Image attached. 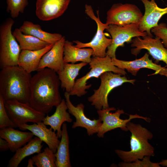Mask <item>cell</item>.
I'll list each match as a JSON object with an SVG mask.
<instances>
[{
  "label": "cell",
  "mask_w": 167,
  "mask_h": 167,
  "mask_svg": "<svg viewBox=\"0 0 167 167\" xmlns=\"http://www.w3.org/2000/svg\"><path fill=\"white\" fill-rule=\"evenodd\" d=\"M60 86L56 72L48 68L37 71L31 78L29 105L36 110L48 114L62 99Z\"/></svg>",
  "instance_id": "6da1fadb"
},
{
  "label": "cell",
  "mask_w": 167,
  "mask_h": 167,
  "mask_svg": "<svg viewBox=\"0 0 167 167\" xmlns=\"http://www.w3.org/2000/svg\"><path fill=\"white\" fill-rule=\"evenodd\" d=\"M32 76L18 65L7 66L0 71V94L5 101L29 103Z\"/></svg>",
  "instance_id": "7a4b0ae2"
},
{
  "label": "cell",
  "mask_w": 167,
  "mask_h": 167,
  "mask_svg": "<svg viewBox=\"0 0 167 167\" xmlns=\"http://www.w3.org/2000/svg\"><path fill=\"white\" fill-rule=\"evenodd\" d=\"M126 126L131 133V150L127 151L115 150V152L118 156L126 162L142 160L145 156H154V148L148 142L153 137L152 133L141 125L130 121L127 123Z\"/></svg>",
  "instance_id": "3957f363"
},
{
  "label": "cell",
  "mask_w": 167,
  "mask_h": 167,
  "mask_svg": "<svg viewBox=\"0 0 167 167\" xmlns=\"http://www.w3.org/2000/svg\"><path fill=\"white\" fill-rule=\"evenodd\" d=\"M89 64L90 71L85 75L76 80L72 90L69 93L70 96L81 97L85 95L87 92L86 90L92 86L91 84H87V80L93 77L98 78L105 72L112 71L122 75L126 74L125 70L114 65L112 58L108 55L104 58L93 57Z\"/></svg>",
  "instance_id": "277c9868"
},
{
  "label": "cell",
  "mask_w": 167,
  "mask_h": 167,
  "mask_svg": "<svg viewBox=\"0 0 167 167\" xmlns=\"http://www.w3.org/2000/svg\"><path fill=\"white\" fill-rule=\"evenodd\" d=\"M14 23L11 18L7 19L0 26V66L1 68L18 65L21 51L11 29Z\"/></svg>",
  "instance_id": "5b68a950"
},
{
  "label": "cell",
  "mask_w": 167,
  "mask_h": 167,
  "mask_svg": "<svg viewBox=\"0 0 167 167\" xmlns=\"http://www.w3.org/2000/svg\"><path fill=\"white\" fill-rule=\"evenodd\" d=\"M112 71L103 73L100 77L101 84L99 88L93 90L94 93L88 98V101L97 110L109 107L108 96L114 88L125 83L134 84L135 79H128L125 76Z\"/></svg>",
  "instance_id": "8992f818"
},
{
  "label": "cell",
  "mask_w": 167,
  "mask_h": 167,
  "mask_svg": "<svg viewBox=\"0 0 167 167\" xmlns=\"http://www.w3.org/2000/svg\"><path fill=\"white\" fill-rule=\"evenodd\" d=\"M85 9V13L96 24V33L92 39L88 43H83L79 41H74L73 42L76 44L75 45L76 47L79 48L89 47L92 49L93 50V57L104 58L106 56V50L112 42V39L106 37L104 32V30L108 28L109 25L101 22L99 18L98 10L96 11V17L94 14L91 6L86 4Z\"/></svg>",
  "instance_id": "52a82bcc"
},
{
  "label": "cell",
  "mask_w": 167,
  "mask_h": 167,
  "mask_svg": "<svg viewBox=\"0 0 167 167\" xmlns=\"http://www.w3.org/2000/svg\"><path fill=\"white\" fill-rule=\"evenodd\" d=\"M139 24L131 23L119 26L109 25L106 31L111 35L112 42L108 47L106 55L111 58H116V51L119 46H124V44L132 41V39L138 36L143 37L148 35L146 32H141L139 28Z\"/></svg>",
  "instance_id": "ba28073f"
},
{
  "label": "cell",
  "mask_w": 167,
  "mask_h": 167,
  "mask_svg": "<svg viewBox=\"0 0 167 167\" xmlns=\"http://www.w3.org/2000/svg\"><path fill=\"white\" fill-rule=\"evenodd\" d=\"M116 110V109L114 107H109L97 110L99 118L102 122L97 133L98 137L103 138L105 133L118 128H120L124 131H128L126 126L127 124L133 119L140 118L143 119L147 122H150L149 118L139 116L137 114H130L128 119H122L120 118V116L124 113V111L123 109H118L114 113L110 112V111Z\"/></svg>",
  "instance_id": "9c48e42d"
},
{
  "label": "cell",
  "mask_w": 167,
  "mask_h": 167,
  "mask_svg": "<svg viewBox=\"0 0 167 167\" xmlns=\"http://www.w3.org/2000/svg\"><path fill=\"white\" fill-rule=\"evenodd\" d=\"M143 15L139 9L135 4L115 3L107 13L106 23L119 26L139 24Z\"/></svg>",
  "instance_id": "30bf717a"
},
{
  "label": "cell",
  "mask_w": 167,
  "mask_h": 167,
  "mask_svg": "<svg viewBox=\"0 0 167 167\" xmlns=\"http://www.w3.org/2000/svg\"><path fill=\"white\" fill-rule=\"evenodd\" d=\"M5 106L9 117L18 127L28 122L37 123L42 122L46 114L39 112L29 103L15 100L5 101Z\"/></svg>",
  "instance_id": "8fae6325"
},
{
  "label": "cell",
  "mask_w": 167,
  "mask_h": 167,
  "mask_svg": "<svg viewBox=\"0 0 167 167\" xmlns=\"http://www.w3.org/2000/svg\"><path fill=\"white\" fill-rule=\"evenodd\" d=\"M131 46L135 47L131 49L132 54L136 56L142 49H145L157 63L160 61H162L167 67V49L159 38L157 37L153 38L148 35L142 37V38L136 37L132 40Z\"/></svg>",
  "instance_id": "7c38bea8"
},
{
  "label": "cell",
  "mask_w": 167,
  "mask_h": 167,
  "mask_svg": "<svg viewBox=\"0 0 167 167\" xmlns=\"http://www.w3.org/2000/svg\"><path fill=\"white\" fill-rule=\"evenodd\" d=\"M64 96L68 112L75 118V121L73 122L72 128L73 129L77 127L84 128L89 136L97 134L102 123L101 120L99 118L91 120L87 118L84 113L85 106L83 104L80 103L75 106L70 100V96L69 93L65 92Z\"/></svg>",
  "instance_id": "4fadbf2b"
},
{
  "label": "cell",
  "mask_w": 167,
  "mask_h": 167,
  "mask_svg": "<svg viewBox=\"0 0 167 167\" xmlns=\"http://www.w3.org/2000/svg\"><path fill=\"white\" fill-rule=\"evenodd\" d=\"M149 54L146 53L141 58L131 61H126L118 59L116 58H112L113 64L117 67L130 73L134 76H136L137 72L140 69L146 68L154 70V74L151 75L159 74L167 77V68L162 67L153 62L149 58Z\"/></svg>",
  "instance_id": "5bb4252c"
},
{
  "label": "cell",
  "mask_w": 167,
  "mask_h": 167,
  "mask_svg": "<svg viewBox=\"0 0 167 167\" xmlns=\"http://www.w3.org/2000/svg\"><path fill=\"white\" fill-rule=\"evenodd\" d=\"M71 0H37L36 14L41 20H50L61 16Z\"/></svg>",
  "instance_id": "9a60e30c"
},
{
  "label": "cell",
  "mask_w": 167,
  "mask_h": 167,
  "mask_svg": "<svg viewBox=\"0 0 167 167\" xmlns=\"http://www.w3.org/2000/svg\"><path fill=\"white\" fill-rule=\"evenodd\" d=\"M145 8V12L139 25L141 32H146L148 35L153 37L151 29L158 25L161 18L167 14V7L161 8L155 0H141Z\"/></svg>",
  "instance_id": "2e32d148"
},
{
  "label": "cell",
  "mask_w": 167,
  "mask_h": 167,
  "mask_svg": "<svg viewBox=\"0 0 167 167\" xmlns=\"http://www.w3.org/2000/svg\"><path fill=\"white\" fill-rule=\"evenodd\" d=\"M65 41V37L63 36L43 55L41 60L37 71L45 68L50 69L56 73L63 70L64 64V47Z\"/></svg>",
  "instance_id": "e0dca14e"
},
{
  "label": "cell",
  "mask_w": 167,
  "mask_h": 167,
  "mask_svg": "<svg viewBox=\"0 0 167 167\" xmlns=\"http://www.w3.org/2000/svg\"><path fill=\"white\" fill-rule=\"evenodd\" d=\"M18 127L21 130H28L32 132L34 135L45 143L54 153H56L60 140L55 132L51 128H47L43 122L32 125L24 124L19 125Z\"/></svg>",
  "instance_id": "ac0fdd59"
},
{
  "label": "cell",
  "mask_w": 167,
  "mask_h": 167,
  "mask_svg": "<svg viewBox=\"0 0 167 167\" xmlns=\"http://www.w3.org/2000/svg\"><path fill=\"white\" fill-rule=\"evenodd\" d=\"M54 45L49 44L38 50H22L19 58L18 65L29 73L37 71L42 58Z\"/></svg>",
  "instance_id": "d6986e66"
},
{
  "label": "cell",
  "mask_w": 167,
  "mask_h": 167,
  "mask_svg": "<svg viewBox=\"0 0 167 167\" xmlns=\"http://www.w3.org/2000/svg\"><path fill=\"white\" fill-rule=\"evenodd\" d=\"M14 128L7 127L0 130V137L8 142L10 150L13 152L26 144L34 136L30 131H22Z\"/></svg>",
  "instance_id": "ffe728a7"
},
{
  "label": "cell",
  "mask_w": 167,
  "mask_h": 167,
  "mask_svg": "<svg viewBox=\"0 0 167 167\" xmlns=\"http://www.w3.org/2000/svg\"><path fill=\"white\" fill-rule=\"evenodd\" d=\"M56 107L54 114L50 116H45L42 122L46 125L49 126L54 131H57V135L59 138L61 137V127L63 124L66 122H71L72 119L70 113L67 111L68 108L65 99H62Z\"/></svg>",
  "instance_id": "44dd1931"
},
{
  "label": "cell",
  "mask_w": 167,
  "mask_h": 167,
  "mask_svg": "<svg viewBox=\"0 0 167 167\" xmlns=\"http://www.w3.org/2000/svg\"><path fill=\"white\" fill-rule=\"evenodd\" d=\"M93 50L91 48H79L74 45L72 42L66 40L64 47V63H75L81 62L89 63L92 59Z\"/></svg>",
  "instance_id": "7402d4cb"
},
{
  "label": "cell",
  "mask_w": 167,
  "mask_h": 167,
  "mask_svg": "<svg viewBox=\"0 0 167 167\" xmlns=\"http://www.w3.org/2000/svg\"><path fill=\"white\" fill-rule=\"evenodd\" d=\"M88 64L84 62L77 64L64 63L63 70L57 72L62 88L68 93L70 92L74 86L75 79L80 70Z\"/></svg>",
  "instance_id": "603a6c76"
},
{
  "label": "cell",
  "mask_w": 167,
  "mask_h": 167,
  "mask_svg": "<svg viewBox=\"0 0 167 167\" xmlns=\"http://www.w3.org/2000/svg\"><path fill=\"white\" fill-rule=\"evenodd\" d=\"M23 33L34 36L49 44H54L63 37L59 33H52L43 30L41 26L25 21L19 28Z\"/></svg>",
  "instance_id": "cb8c5ba5"
},
{
  "label": "cell",
  "mask_w": 167,
  "mask_h": 167,
  "mask_svg": "<svg viewBox=\"0 0 167 167\" xmlns=\"http://www.w3.org/2000/svg\"><path fill=\"white\" fill-rule=\"evenodd\" d=\"M42 141L37 137L33 138L29 142L17 149L15 154L8 161L7 167H17L26 157L41 152L43 145Z\"/></svg>",
  "instance_id": "d4e9b609"
},
{
  "label": "cell",
  "mask_w": 167,
  "mask_h": 167,
  "mask_svg": "<svg viewBox=\"0 0 167 167\" xmlns=\"http://www.w3.org/2000/svg\"><path fill=\"white\" fill-rule=\"evenodd\" d=\"M69 147V137L67 125L65 122L62 126L61 140L55 153L56 167H71Z\"/></svg>",
  "instance_id": "484cf974"
},
{
  "label": "cell",
  "mask_w": 167,
  "mask_h": 167,
  "mask_svg": "<svg viewBox=\"0 0 167 167\" xmlns=\"http://www.w3.org/2000/svg\"><path fill=\"white\" fill-rule=\"evenodd\" d=\"M12 33L21 50H38L49 45L34 36L23 33L18 28H15Z\"/></svg>",
  "instance_id": "4316f807"
},
{
  "label": "cell",
  "mask_w": 167,
  "mask_h": 167,
  "mask_svg": "<svg viewBox=\"0 0 167 167\" xmlns=\"http://www.w3.org/2000/svg\"><path fill=\"white\" fill-rule=\"evenodd\" d=\"M32 158L34 165L37 167H56L55 153L48 147Z\"/></svg>",
  "instance_id": "83f0119b"
},
{
  "label": "cell",
  "mask_w": 167,
  "mask_h": 167,
  "mask_svg": "<svg viewBox=\"0 0 167 167\" xmlns=\"http://www.w3.org/2000/svg\"><path fill=\"white\" fill-rule=\"evenodd\" d=\"M6 11L12 18L17 17L20 13H23L28 3V0H6Z\"/></svg>",
  "instance_id": "f1b7e54d"
},
{
  "label": "cell",
  "mask_w": 167,
  "mask_h": 167,
  "mask_svg": "<svg viewBox=\"0 0 167 167\" xmlns=\"http://www.w3.org/2000/svg\"><path fill=\"white\" fill-rule=\"evenodd\" d=\"M5 100L0 94V128L7 127L16 128L18 126L11 119L5 106Z\"/></svg>",
  "instance_id": "f546056e"
},
{
  "label": "cell",
  "mask_w": 167,
  "mask_h": 167,
  "mask_svg": "<svg viewBox=\"0 0 167 167\" xmlns=\"http://www.w3.org/2000/svg\"><path fill=\"white\" fill-rule=\"evenodd\" d=\"M150 156H145L142 161L138 159L133 162H122L118 164L120 167H160L159 163H153L150 160Z\"/></svg>",
  "instance_id": "4dcf8cb0"
},
{
  "label": "cell",
  "mask_w": 167,
  "mask_h": 167,
  "mask_svg": "<svg viewBox=\"0 0 167 167\" xmlns=\"http://www.w3.org/2000/svg\"><path fill=\"white\" fill-rule=\"evenodd\" d=\"M151 32L157 37L162 40L164 46L167 49V25L161 23L151 30Z\"/></svg>",
  "instance_id": "1f68e13d"
},
{
  "label": "cell",
  "mask_w": 167,
  "mask_h": 167,
  "mask_svg": "<svg viewBox=\"0 0 167 167\" xmlns=\"http://www.w3.org/2000/svg\"><path fill=\"white\" fill-rule=\"evenodd\" d=\"M10 149L9 145L8 142L3 138H0V151H5Z\"/></svg>",
  "instance_id": "d6a6232c"
},
{
  "label": "cell",
  "mask_w": 167,
  "mask_h": 167,
  "mask_svg": "<svg viewBox=\"0 0 167 167\" xmlns=\"http://www.w3.org/2000/svg\"><path fill=\"white\" fill-rule=\"evenodd\" d=\"M34 165L33 161L32 158H30L28 161V164L27 166V167H33Z\"/></svg>",
  "instance_id": "836d02e7"
},
{
  "label": "cell",
  "mask_w": 167,
  "mask_h": 167,
  "mask_svg": "<svg viewBox=\"0 0 167 167\" xmlns=\"http://www.w3.org/2000/svg\"><path fill=\"white\" fill-rule=\"evenodd\" d=\"M159 164L160 165L167 167V159L162 160Z\"/></svg>",
  "instance_id": "e575fe53"
}]
</instances>
